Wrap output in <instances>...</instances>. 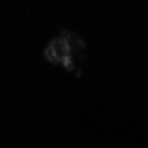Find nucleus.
<instances>
[{
    "instance_id": "obj_1",
    "label": "nucleus",
    "mask_w": 148,
    "mask_h": 148,
    "mask_svg": "<svg viewBox=\"0 0 148 148\" xmlns=\"http://www.w3.org/2000/svg\"><path fill=\"white\" fill-rule=\"evenodd\" d=\"M89 54L88 39L76 29H65L53 36L42 48L41 56L48 65L62 75L79 79Z\"/></svg>"
}]
</instances>
